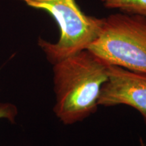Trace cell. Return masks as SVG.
<instances>
[{
    "mask_svg": "<svg viewBox=\"0 0 146 146\" xmlns=\"http://www.w3.org/2000/svg\"><path fill=\"white\" fill-rule=\"evenodd\" d=\"M108 65L88 50L53 64V110L64 125L81 122L96 112Z\"/></svg>",
    "mask_w": 146,
    "mask_h": 146,
    "instance_id": "1",
    "label": "cell"
},
{
    "mask_svg": "<svg viewBox=\"0 0 146 146\" xmlns=\"http://www.w3.org/2000/svg\"><path fill=\"white\" fill-rule=\"evenodd\" d=\"M87 50L108 64L146 74V18L116 14L104 18Z\"/></svg>",
    "mask_w": 146,
    "mask_h": 146,
    "instance_id": "2",
    "label": "cell"
},
{
    "mask_svg": "<svg viewBox=\"0 0 146 146\" xmlns=\"http://www.w3.org/2000/svg\"><path fill=\"white\" fill-rule=\"evenodd\" d=\"M27 5L48 12L57 22L60 37L56 43L39 38L38 45L52 64L87 50L99 35L104 18L85 15L75 0H21Z\"/></svg>",
    "mask_w": 146,
    "mask_h": 146,
    "instance_id": "3",
    "label": "cell"
},
{
    "mask_svg": "<svg viewBox=\"0 0 146 146\" xmlns=\"http://www.w3.org/2000/svg\"><path fill=\"white\" fill-rule=\"evenodd\" d=\"M98 105L129 106L140 113L146 125V74L109 64Z\"/></svg>",
    "mask_w": 146,
    "mask_h": 146,
    "instance_id": "4",
    "label": "cell"
},
{
    "mask_svg": "<svg viewBox=\"0 0 146 146\" xmlns=\"http://www.w3.org/2000/svg\"><path fill=\"white\" fill-rule=\"evenodd\" d=\"M106 8L146 18V0H102Z\"/></svg>",
    "mask_w": 146,
    "mask_h": 146,
    "instance_id": "5",
    "label": "cell"
},
{
    "mask_svg": "<svg viewBox=\"0 0 146 146\" xmlns=\"http://www.w3.org/2000/svg\"><path fill=\"white\" fill-rule=\"evenodd\" d=\"M18 114V109L15 105L10 103L0 104V119L5 118L14 123Z\"/></svg>",
    "mask_w": 146,
    "mask_h": 146,
    "instance_id": "6",
    "label": "cell"
},
{
    "mask_svg": "<svg viewBox=\"0 0 146 146\" xmlns=\"http://www.w3.org/2000/svg\"><path fill=\"white\" fill-rule=\"evenodd\" d=\"M139 145L140 146H146V143H145V141H143V139L141 137H140L139 139Z\"/></svg>",
    "mask_w": 146,
    "mask_h": 146,
    "instance_id": "7",
    "label": "cell"
}]
</instances>
